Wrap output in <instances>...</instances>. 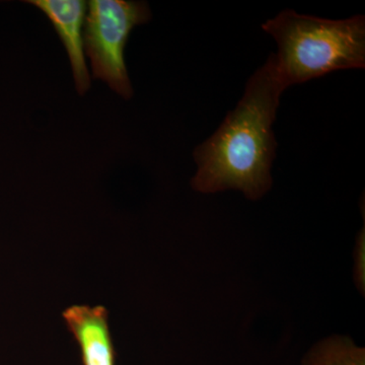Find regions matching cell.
<instances>
[{"label": "cell", "mask_w": 365, "mask_h": 365, "mask_svg": "<svg viewBox=\"0 0 365 365\" xmlns=\"http://www.w3.org/2000/svg\"><path fill=\"white\" fill-rule=\"evenodd\" d=\"M88 9L83 43L93 76L129 100L133 88L125 62V48L134 26L150 21V6L145 1L91 0Z\"/></svg>", "instance_id": "obj_3"}, {"label": "cell", "mask_w": 365, "mask_h": 365, "mask_svg": "<svg viewBox=\"0 0 365 365\" xmlns=\"http://www.w3.org/2000/svg\"><path fill=\"white\" fill-rule=\"evenodd\" d=\"M62 318L78 343L83 365H116V348L106 307L72 306Z\"/></svg>", "instance_id": "obj_5"}, {"label": "cell", "mask_w": 365, "mask_h": 365, "mask_svg": "<svg viewBox=\"0 0 365 365\" xmlns=\"http://www.w3.org/2000/svg\"><path fill=\"white\" fill-rule=\"evenodd\" d=\"M284 91L271 54L250 78L241 101L220 128L194 150L192 188L202 194L239 190L253 201L270 191L277 146L273 124Z\"/></svg>", "instance_id": "obj_1"}, {"label": "cell", "mask_w": 365, "mask_h": 365, "mask_svg": "<svg viewBox=\"0 0 365 365\" xmlns=\"http://www.w3.org/2000/svg\"><path fill=\"white\" fill-rule=\"evenodd\" d=\"M365 232L364 227L357 235L354 251V283L360 294L364 295L365 290Z\"/></svg>", "instance_id": "obj_7"}, {"label": "cell", "mask_w": 365, "mask_h": 365, "mask_svg": "<svg viewBox=\"0 0 365 365\" xmlns=\"http://www.w3.org/2000/svg\"><path fill=\"white\" fill-rule=\"evenodd\" d=\"M302 365H365V349L349 337L331 336L312 347Z\"/></svg>", "instance_id": "obj_6"}, {"label": "cell", "mask_w": 365, "mask_h": 365, "mask_svg": "<svg viewBox=\"0 0 365 365\" xmlns=\"http://www.w3.org/2000/svg\"><path fill=\"white\" fill-rule=\"evenodd\" d=\"M278 46L273 54L285 90L333 71L365 67V18L327 20L281 11L262 26Z\"/></svg>", "instance_id": "obj_2"}, {"label": "cell", "mask_w": 365, "mask_h": 365, "mask_svg": "<svg viewBox=\"0 0 365 365\" xmlns=\"http://www.w3.org/2000/svg\"><path fill=\"white\" fill-rule=\"evenodd\" d=\"M47 16L66 47L79 95L91 88V76L85 58L83 25L88 4L83 0H28Z\"/></svg>", "instance_id": "obj_4"}]
</instances>
